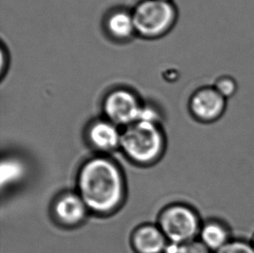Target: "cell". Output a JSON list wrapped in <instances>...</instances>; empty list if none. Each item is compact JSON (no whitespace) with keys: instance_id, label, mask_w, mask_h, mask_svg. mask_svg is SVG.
<instances>
[{"instance_id":"9c48e42d","label":"cell","mask_w":254,"mask_h":253,"mask_svg":"<svg viewBox=\"0 0 254 253\" xmlns=\"http://www.w3.org/2000/svg\"><path fill=\"white\" fill-rule=\"evenodd\" d=\"M105 29L111 38L124 41L136 33L132 11L124 9L115 10L105 20Z\"/></svg>"},{"instance_id":"7c38bea8","label":"cell","mask_w":254,"mask_h":253,"mask_svg":"<svg viewBox=\"0 0 254 253\" xmlns=\"http://www.w3.org/2000/svg\"><path fill=\"white\" fill-rule=\"evenodd\" d=\"M24 174V165L15 159H7L1 164V184L10 185L20 180Z\"/></svg>"},{"instance_id":"5b68a950","label":"cell","mask_w":254,"mask_h":253,"mask_svg":"<svg viewBox=\"0 0 254 253\" xmlns=\"http://www.w3.org/2000/svg\"><path fill=\"white\" fill-rule=\"evenodd\" d=\"M103 108L111 123L128 126L138 122L142 106L132 91L117 89L106 96Z\"/></svg>"},{"instance_id":"30bf717a","label":"cell","mask_w":254,"mask_h":253,"mask_svg":"<svg viewBox=\"0 0 254 253\" xmlns=\"http://www.w3.org/2000/svg\"><path fill=\"white\" fill-rule=\"evenodd\" d=\"M87 208V205L80 196L67 194L57 202L55 213L61 222L72 226L84 219Z\"/></svg>"},{"instance_id":"8992f818","label":"cell","mask_w":254,"mask_h":253,"mask_svg":"<svg viewBox=\"0 0 254 253\" xmlns=\"http://www.w3.org/2000/svg\"><path fill=\"white\" fill-rule=\"evenodd\" d=\"M189 108L192 117L199 123L213 124L225 113L227 99L214 88H204L192 95Z\"/></svg>"},{"instance_id":"e0dca14e","label":"cell","mask_w":254,"mask_h":253,"mask_svg":"<svg viewBox=\"0 0 254 253\" xmlns=\"http://www.w3.org/2000/svg\"><path fill=\"white\" fill-rule=\"evenodd\" d=\"M164 1H170V0H164Z\"/></svg>"},{"instance_id":"3957f363","label":"cell","mask_w":254,"mask_h":253,"mask_svg":"<svg viewBox=\"0 0 254 253\" xmlns=\"http://www.w3.org/2000/svg\"><path fill=\"white\" fill-rule=\"evenodd\" d=\"M136 33L145 38H157L171 30L177 10L170 1L143 0L132 11Z\"/></svg>"},{"instance_id":"4fadbf2b","label":"cell","mask_w":254,"mask_h":253,"mask_svg":"<svg viewBox=\"0 0 254 253\" xmlns=\"http://www.w3.org/2000/svg\"><path fill=\"white\" fill-rule=\"evenodd\" d=\"M215 253H254V247L250 240L234 237L227 246Z\"/></svg>"},{"instance_id":"5bb4252c","label":"cell","mask_w":254,"mask_h":253,"mask_svg":"<svg viewBox=\"0 0 254 253\" xmlns=\"http://www.w3.org/2000/svg\"><path fill=\"white\" fill-rule=\"evenodd\" d=\"M214 89H216L217 91L220 93V95H222L226 99H227L228 97L233 96L236 91V85L234 80L223 77L218 80Z\"/></svg>"},{"instance_id":"ba28073f","label":"cell","mask_w":254,"mask_h":253,"mask_svg":"<svg viewBox=\"0 0 254 253\" xmlns=\"http://www.w3.org/2000/svg\"><path fill=\"white\" fill-rule=\"evenodd\" d=\"M133 244L139 253H162L168 246L162 230L153 226L139 228L134 233Z\"/></svg>"},{"instance_id":"277c9868","label":"cell","mask_w":254,"mask_h":253,"mask_svg":"<svg viewBox=\"0 0 254 253\" xmlns=\"http://www.w3.org/2000/svg\"><path fill=\"white\" fill-rule=\"evenodd\" d=\"M202 220L198 212L187 205H172L160 219L162 233L172 243H188L198 240Z\"/></svg>"},{"instance_id":"7a4b0ae2","label":"cell","mask_w":254,"mask_h":253,"mask_svg":"<svg viewBox=\"0 0 254 253\" xmlns=\"http://www.w3.org/2000/svg\"><path fill=\"white\" fill-rule=\"evenodd\" d=\"M120 146L133 161L147 164L160 156L163 147V137L156 124L138 121L127 126L122 133Z\"/></svg>"},{"instance_id":"2e32d148","label":"cell","mask_w":254,"mask_h":253,"mask_svg":"<svg viewBox=\"0 0 254 253\" xmlns=\"http://www.w3.org/2000/svg\"><path fill=\"white\" fill-rule=\"evenodd\" d=\"M250 241H251V243L253 244V246L254 247V233H253V235H252L251 239H250Z\"/></svg>"},{"instance_id":"8fae6325","label":"cell","mask_w":254,"mask_h":253,"mask_svg":"<svg viewBox=\"0 0 254 253\" xmlns=\"http://www.w3.org/2000/svg\"><path fill=\"white\" fill-rule=\"evenodd\" d=\"M121 135L115 124L111 122H97L89 128V140L100 150L115 149L120 145Z\"/></svg>"},{"instance_id":"9a60e30c","label":"cell","mask_w":254,"mask_h":253,"mask_svg":"<svg viewBox=\"0 0 254 253\" xmlns=\"http://www.w3.org/2000/svg\"><path fill=\"white\" fill-rule=\"evenodd\" d=\"M178 253H213L199 240L180 245Z\"/></svg>"},{"instance_id":"6da1fadb","label":"cell","mask_w":254,"mask_h":253,"mask_svg":"<svg viewBox=\"0 0 254 253\" xmlns=\"http://www.w3.org/2000/svg\"><path fill=\"white\" fill-rule=\"evenodd\" d=\"M80 197L88 208L99 213L113 211L120 205L124 194L121 172L113 162L96 158L88 161L78 178Z\"/></svg>"},{"instance_id":"52a82bcc","label":"cell","mask_w":254,"mask_h":253,"mask_svg":"<svg viewBox=\"0 0 254 253\" xmlns=\"http://www.w3.org/2000/svg\"><path fill=\"white\" fill-rule=\"evenodd\" d=\"M230 224L220 217H211L204 220L199 230L198 240L215 253L234 239Z\"/></svg>"}]
</instances>
